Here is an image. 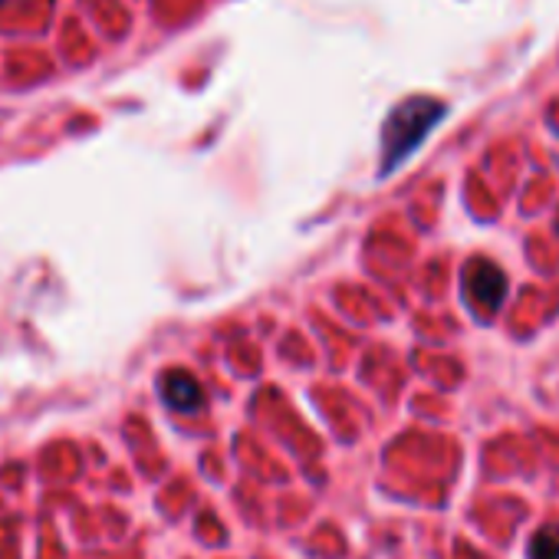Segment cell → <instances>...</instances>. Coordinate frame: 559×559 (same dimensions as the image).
Returning <instances> with one entry per match:
<instances>
[{
  "instance_id": "obj_1",
  "label": "cell",
  "mask_w": 559,
  "mask_h": 559,
  "mask_svg": "<svg viewBox=\"0 0 559 559\" xmlns=\"http://www.w3.org/2000/svg\"><path fill=\"white\" fill-rule=\"evenodd\" d=\"M444 116H448V106L428 96L399 103L382 129V175L405 165L421 148L428 132L444 122Z\"/></svg>"
},
{
  "instance_id": "obj_2",
  "label": "cell",
  "mask_w": 559,
  "mask_h": 559,
  "mask_svg": "<svg viewBox=\"0 0 559 559\" xmlns=\"http://www.w3.org/2000/svg\"><path fill=\"white\" fill-rule=\"evenodd\" d=\"M464 294L484 313H497L507 297V276L490 260H471L464 270Z\"/></svg>"
},
{
  "instance_id": "obj_3",
  "label": "cell",
  "mask_w": 559,
  "mask_h": 559,
  "mask_svg": "<svg viewBox=\"0 0 559 559\" xmlns=\"http://www.w3.org/2000/svg\"><path fill=\"white\" fill-rule=\"evenodd\" d=\"M162 395L175 412H198L204 405V392L188 372H168L162 379Z\"/></svg>"
},
{
  "instance_id": "obj_4",
  "label": "cell",
  "mask_w": 559,
  "mask_h": 559,
  "mask_svg": "<svg viewBox=\"0 0 559 559\" xmlns=\"http://www.w3.org/2000/svg\"><path fill=\"white\" fill-rule=\"evenodd\" d=\"M530 559H559V530L543 526L530 543Z\"/></svg>"
}]
</instances>
